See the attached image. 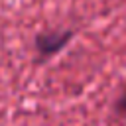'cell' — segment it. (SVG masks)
Listing matches in <instances>:
<instances>
[{
	"instance_id": "6da1fadb",
	"label": "cell",
	"mask_w": 126,
	"mask_h": 126,
	"mask_svg": "<svg viewBox=\"0 0 126 126\" xmlns=\"http://www.w3.org/2000/svg\"><path fill=\"white\" fill-rule=\"evenodd\" d=\"M71 32H49V33H43L35 39V45H37V51L41 55H53L57 53L59 49L65 47V43L71 39Z\"/></svg>"
},
{
	"instance_id": "7a4b0ae2",
	"label": "cell",
	"mask_w": 126,
	"mask_h": 126,
	"mask_svg": "<svg viewBox=\"0 0 126 126\" xmlns=\"http://www.w3.org/2000/svg\"><path fill=\"white\" fill-rule=\"evenodd\" d=\"M118 108H120L122 112H126V91H124V94H122L120 100H118Z\"/></svg>"
}]
</instances>
